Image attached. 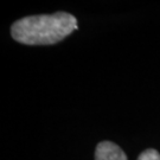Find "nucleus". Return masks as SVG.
Here are the masks:
<instances>
[{"instance_id": "obj_1", "label": "nucleus", "mask_w": 160, "mask_h": 160, "mask_svg": "<svg viewBox=\"0 0 160 160\" xmlns=\"http://www.w3.org/2000/svg\"><path fill=\"white\" fill-rule=\"evenodd\" d=\"M78 29L77 19L67 12L31 16L12 25L13 39L25 45H51Z\"/></svg>"}, {"instance_id": "obj_2", "label": "nucleus", "mask_w": 160, "mask_h": 160, "mask_svg": "<svg viewBox=\"0 0 160 160\" xmlns=\"http://www.w3.org/2000/svg\"><path fill=\"white\" fill-rule=\"evenodd\" d=\"M95 160H127V157L116 143L102 141L97 145Z\"/></svg>"}, {"instance_id": "obj_3", "label": "nucleus", "mask_w": 160, "mask_h": 160, "mask_svg": "<svg viewBox=\"0 0 160 160\" xmlns=\"http://www.w3.org/2000/svg\"><path fill=\"white\" fill-rule=\"evenodd\" d=\"M138 160H160V153L155 149H146L139 155Z\"/></svg>"}]
</instances>
